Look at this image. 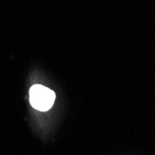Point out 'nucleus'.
Instances as JSON below:
<instances>
[{
    "label": "nucleus",
    "mask_w": 155,
    "mask_h": 155,
    "mask_svg": "<svg viewBox=\"0 0 155 155\" xmlns=\"http://www.w3.org/2000/svg\"><path fill=\"white\" fill-rule=\"evenodd\" d=\"M31 105L41 111L49 110L55 101V93L42 84H35L29 92Z\"/></svg>",
    "instance_id": "1"
}]
</instances>
